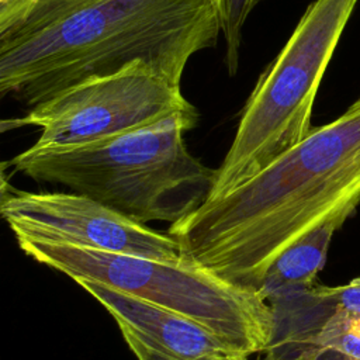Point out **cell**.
<instances>
[{
	"instance_id": "cell-1",
	"label": "cell",
	"mask_w": 360,
	"mask_h": 360,
	"mask_svg": "<svg viewBox=\"0 0 360 360\" xmlns=\"http://www.w3.org/2000/svg\"><path fill=\"white\" fill-rule=\"evenodd\" d=\"M360 204V97L235 190L167 233L181 259L259 292L271 263L339 210Z\"/></svg>"
},
{
	"instance_id": "cell-2",
	"label": "cell",
	"mask_w": 360,
	"mask_h": 360,
	"mask_svg": "<svg viewBox=\"0 0 360 360\" xmlns=\"http://www.w3.org/2000/svg\"><path fill=\"white\" fill-rule=\"evenodd\" d=\"M222 22L224 0H94L0 44V94L34 107L138 60L180 84L190 58L217 45Z\"/></svg>"
},
{
	"instance_id": "cell-3",
	"label": "cell",
	"mask_w": 360,
	"mask_h": 360,
	"mask_svg": "<svg viewBox=\"0 0 360 360\" xmlns=\"http://www.w3.org/2000/svg\"><path fill=\"white\" fill-rule=\"evenodd\" d=\"M197 121L198 112H180L84 146H31L7 163L28 179L84 194L136 222L172 225L195 211L215 181L217 169L193 156L184 142Z\"/></svg>"
},
{
	"instance_id": "cell-4",
	"label": "cell",
	"mask_w": 360,
	"mask_h": 360,
	"mask_svg": "<svg viewBox=\"0 0 360 360\" xmlns=\"http://www.w3.org/2000/svg\"><path fill=\"white\" fill-rule=\"evenodd\" d=\"M357 1L314 0L307 7L250 93L205 201L235 190L314 129L316 91Z\"/></svg>"
},
{
	"instance_id": "cell-5",
	"label": "cell",
	"mask_w": 360,
	"mask_h": 360,
	"mask_svg": "<svg viewBox=\"0 0 360 360\" xmlns=\"http://www.w3.org/2000/svg\"><path fill=\"white\" fill-rule=\"evenodd\" d=\"M35 262L184 315L250 356L264 352L271 314L262 295L231 284L184 259L153 257L87 249L66 243L17 239Z\"/></svg>"
},
{
	"instance_id": "cell-6",
	"label": "cell",
	"mask_w": 360,
	"mask_h": 360,
	"mask_svg": "<svg viewBox=\"0 0 360 360\" xmlns=\"http://www.w3.org/2000/svg\"><path fill=\"white\" fill-rule=\"evenodd\" d=\"M197 114L180 84L138 60L87 77L30 108L18 125L41 128L34 149H69L156 125L174 114Z\"/></svg>"
},
{
	"instance_id": "cell-7",
	"label": "cell",
	"mask_w": 360,
	"mask_h": 360,
	"mask_svg": "<svg viewBox=\"0 0 360 360\" xmlns=\"http://www.w3.org/2000/svg\"><path fill=\"white\" fill-rule=\"evenodd\" d=\"M0 212L15 239L180 260L179 243L121 212L73 191H22L3 181Z\"/></svg>"
},
{
	"instance_id": "cell-8",
	"label": "cell",
	"mask_w": 360,
	"mask_h": 360,
	"mask_svg": "<svg viewBox=\"0 0 360 360\" xmlns=\"http://www.w3.org/2000/svg\"><path fill=\"white\" fill-rule=\"evenodd\" d=\"M115 319L138 360H249L211 329L100 283L76 280Z\"/></svg>"
},
{
	"instance_id": "cell-9",
	"label": "cell",
	"mask_w": 360,
	"mask_h": 360,
	"mask_svg": "<svg viewBox=\"0 0 360 360\" xmlns=\"http://www.w3.org/2000/svg\"><path fill=\"white\" fill-rule=\"evenodd\" d=\"M271 323L266 360H315L318 338L342 311L360 312V277L339 287L312 285L269 301Z\"/></svg>"
},
{
	"instance_id": "cell-10",
	"label": "cell",
	"mask_w": 360,
	"mask_h": 360,
	"mask_svg": "<svg viewBox=\"0 0 360 360\" xmlns=\"http://www.w3.org/2000/svg\"><path fill=\"white\" fill-rule=\"evenodd\" d=\"M357 207L349 205L339 210L283 250L263 277L259 288L262 298L269 302L287 292L312 287L326 263L335 232L356 214Z\"/></svg>"
},
{
	"instance_id": "cell-11",
	"label": "cell",
	"mask_w": 360,
	"mask_h": 360,
	"mask_svg": "<svg viewBox=\"0 0 360 360\" xmlns=\"http://www.w3.org/2000/svg\"><path fill=\"white\" fill-rule=\"evenodd\" d=\"M94 0H0V44H6L65 17Z\"/></svg>"
},
{
	"instance_id": "cell-12",
	"label": "cell",
	"mask_w": 360,
	"mask_h": 360,
	"mask_svg": "<svg viewBox=\"0 0 360 360\" xmlns=\"http://www.w3.org/2000/svg\"><path fill=\"white\" fill-rule=\"evenodd\" d=\"M325 349L360 359V312L342 311L326 322L318 338V354Z\"/></svg>"
},
{
	"instance_id": "cell-13",
	"label": "cell",
	"mask_w": 360,
	"mask_h": 360,
	"mask_svg": "<svg viewBox=\"0 0 360 360\" xmlns=\"http://www.w3.org/2000/svg\"><path fill=\"white\" fill-rule=\"evenodd\" d=\"M260 1L262 0H224L222 35L225 39V65L229 75L238 72L242 30L248 17Z\"/></svg>"
},
{
	"instance_id": "cell-14",
	"label": "cell",
	"mask_w": 360,
	"mask_h": 360,
	"mask_svg": "<svg viewBox=\"0 0 360 360\" xmlns=\"http://www.w3.org/2000/svg\"><path fill=\"white\" fill-rule=\"evenodd\" d=\"M315 360H360V359L333 350V349H325L315 357Z\"/></svg>"
}]
</instances>
